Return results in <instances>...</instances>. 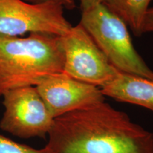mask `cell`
<instances>
[{"mask_svg": "<svg viewBox=\"0 0 153 153\" xmlns=\"http://www.w3.org/2000/svg\"><path fill=\"white\" fill-rule=\"evenodd\" d=\"M101 89L105 97L153 112V80L120 72L114 81Z\"/></svg>", "mask_w": 153, "mask_h": 153, "instance_id": "ba28073f", "label": "cell"}, {"mask_svg": "<svg viewBox=\"0 0 153 153\" xmlns=\"http://www.w3.org/2000/svg\"><path fill=\"white\" fill-rule=\"evenodd\" d=\"M0 153H49L43 148L34 149L28 145L20 144L0 134Z\"/></svg>", "mask_w": 153, "mask_h": 153, "instance_id": "30bf717a", "label": "cell"}, {"mask_svg": "<svg viewBox=\"0 0 153 153\" xmlns=\"http://www.w3.org/2000/svg\"><path fill=\"white\" fill-rule=\"evenodd\" d=\"M152 0H106L104 4L130 26L135 36L142 35V26Z\"/></svg>", "mask_w": 153, "mask_h": 153, "instance_id": "9c48e42d", "label": "cell"}, {"mask_svg": "<svg viewBox=\"0 0 153 153\" xmlns=\"http://www.w3.org/2000/svg\"><path fill=\"white\" fill-rule=\"evenodd\" d=\"M49 153H153V133L104 102L54 118Z\"/></svg>", "mask_w": 153, "mask_h": 153, "instance_id": "6da1fadb", "label": "cell"}, {"mask_svg": "<svg viewBox=\"0 0 153 153\" xmlns=\"http://www.w3.org/2000/svg\"><path fill=\"white\" fill-rule=\"evenodd\" d=\"M63 9L55 3L0 0V35L19 37L26 33H48L63 36L72 26Z\"/></svg>", "mask_w": 153, "mask_h": 153, "instance_id": "5b68a950", "label": "cell"}, {"mask_svg": "<svg viewBox=\"0 0 153 153\" xmlns=\"http://www.w3.org/2000/svg\"><path fill=\"white\" fill-rule=\"evenodd\" d=\"M61 39L64 73L101 89L118 76L119 70L111 64L81 24L72 26Z\"/></svg>", "mask_w": 153, "mask_h": 153, "instance_id": "277c9868", "label": "cell"}, {"mask_svg": "<svg viewBox=\"0 0 153 153\" xmlns=\"http://www.w3.org/2000/svg\"><path fill=\"white\" fill-rule=\"evenodd\" d=\"M0 128L20 138L45 137L54 118L36 87H21L3 94Z\"/></svg>", "mask_w": 153, "mask_h": 153, "instance_id": "8992f818", "label": "cell"}, {"mask_svg": "<svg viewBox=\"0 0 153 153\" xmlns=\"http://www.w3.org/2000/svg\"><path fill=\"white\" fill-rule=\"evenodd\" d=\"M36 87L53 118L105 101L101 88L76 80L63 72L48 76Z\"/></svg>", "mask_w": 153, "mask_h": 153, "instance_id": "52a82bcc", "label": "cell"}, {"mask_svg": "<svg viewBox=\"0 0 153 153\" xmlns=\"http://www.w3.org/2000/svg\"><path fill=\"white\" fill-rule=\"evenodd\" d=\"M105 1L106 0H79L82 12L93 8L101 4H104Z\"/></svg>", "mask_w": 153, "mask_h": 153, "instance_id": "4fadbf2b", "label": "cell"}, {"mask_svg": "<svg viewBox=\"0 0 153 153\" xmlns=\"http://www.w3.org/2000/svg\"><path fill=\"white\" fill-rule=\"evenodd\" d=\"M61 36L30 33L26 37L0 35V96L14 89L36 87L63 72Z\"/></svg>", "mask_w": 153, "mask_h": 153, "instance_id": "7a4b0ae2", "label": "cell"}, {"mask_svg": "<svg viewBox=\"0 0 153 153\" xmlns=\"http://www.w3.org/2000/svg\"><path fill=\"white\" fill-rule=\"evenodd\" d=\"M153 33V7L148 9L143 20L142 33Z\"/></svg>", "mask_w": 153, "mask_h": 153, "instance_id": "7c38bea8", "label": "cell"}, {"mask_svg": "<svg viewBox=\"0 0 153 153\" xmlns=\"http://www.w3.org/2000/svg\"><path fill=\"white\" fill-rule=\"evenodd\" d=\"M79 24L114 68L153 80V71L134 48L127 24L106 5L101 4L82 11Z\"/></svg>", "mask_w": 153, "mask_h": 153, "instance_id": "3957f363", "label": "cell"}, {"mask_svg": "<svg viewBox=\"0 0 153 153\" xmlns=\"http://www.w3.org/2000/svg\"><path fill=\"white\" fill-rule=\"evenodd\" d=\"M31 4L42 3H55L62 6L63 8L68 9H73L76 7L75 0H24Z\"/></svg>", "mask_w": 153, "mask_h": 153, "instance_id": "8fae6325", "label": "cell"}]
</instances>
